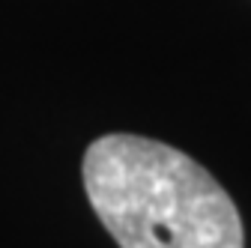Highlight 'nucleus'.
<instances>
[{
  "label": "nucleus",
  "instance_id": "obj_1",
  "mask_svg": "<svg viewBox=\"0 0 251 248\" xmlns=\"http://www.w3.org/2000/svg\"><path fill=\"white\" fill-rule=\"evenodd\" d=\"M84 189L120 248H245L230 195L192 156L141 135H105L84 152Z\"/></svg>",
  "mask_w": 251,
  "mask_h": 248
}]
</instances>
